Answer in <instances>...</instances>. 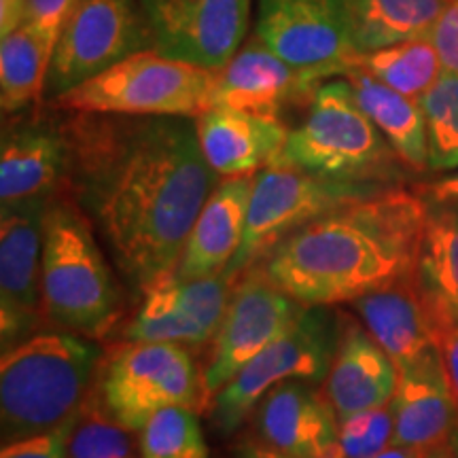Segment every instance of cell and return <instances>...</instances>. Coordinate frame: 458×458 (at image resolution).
Listing matches in <instances>:
<instances>
[{"label": "cell", "mask_w": 458, "mask_h": 458, "mask_svg": "<svg viewBox=\"0 0 458 458\" xmlns=\"http://www.w3.org/2000/svg\"><path fill=\"white\" fill-rule=\"evenodd\" d=\"M64 191L98 229L134 295L170 276L221 176L193 117L64 111Z\"/></svg>", "instance_id": "1"}, {"label": "cell", "mask_w": 458, "mask_h": 458, "mask_svg": "<svg viewBox=\"0 0 458 458\" xmlns=\"http://www.w3.org/2000/svg\"><path fill=\"white\" fill-rule=\"evenodd\" d=\"M428 204L420 191L376 187L293 233L259 261L303 306H340L414 276Z\"/></svg>", "instance_id": "2"}, {"label": "cell", "mask_w": 458, "mask_h": 458, "mask_svg": "<svg viewBox=\"0 0 458 458\" xmlns=\"http://www.w3.org/2000/svg\"><path fill=\"white\" fill-rule=\"evenodd\" d=\"M102 365L98 344L72 331H41L3 352V444L47 433L79 414Z\"/></svg>", "instance_id": "3"}, {"label": "cell", "mask_w": 458, "mask_h": 458, "mask_svg": "<svg viewBox=\"0 0 458 458\" xmlns=\"http://www.w3.org/2000/svg\"><path fill=\"white\" fill-rule=\"evenodd\" d=\"M41 291L45 320L89 340L106 337L123 314L122 286L91 221L64 189L47 210Z\"/></svg>", "instance_id": "4"}, {"label": "cell", "mask_w": 458, "mask_h": 458, "mask_svg": "<svg viewBox=\"0 0 458 458\" xmlns=\"http://www.w3.org/2000/svg\"><path fill=\"white\" fill-rule=\"evenodd\" d=\"M394 159L397 153L360 108L351 81L342 77L318 85L274 164L325 179L382 182Z\"/></svg>", "instance_id": "5"}, {"label": "cell", "mask_w": 458, "mask_h": 458, "mask_svg": "<svg viewBox=\"0 0 458 458\" xmlns=\"http://www.w3.org/2000/svg\"><path fill=\"white\" fill-rule=\"evenodd\" d=\"M216 71L140 51L51 100L64 111L199 117L213 106Z\"/></svg>", "instance_id": "6"}, {"label": "cell", "mask_w": 458, "mask_h": 458, "mask_svg": "<svg viewBox=\"0 0 458 458\" xmlns=\"http://www.w3.org/2000/svg\"><path fill=\"white\" fill-rule=\"evenodd\" d=\"M98 377L96 391L108 414L134 433L159 410L210 408L204 369L181 344L125 342L102 360Z\"/></svg>", "instance_id": "7"}, {"label": "cell", "mask_w": 458, "mask_h": 458, "mask_svg": "<svg viewBox=\"0 0 458 458\" xmlns=\"http://www.w3.org/2000/svg\"><path fill=\"white\" fill-rule=\"evenodd\" d=\"M340 320L334 306H308L293 327L215 393L208 408L215 427L223 435L236 431L280 382L306 380L320 385L334 363Z\"/></svg>", "instance_id": "8"}, {"label": "cell", "mask_w": 458, "mask_h": 458, "mask_svg": "<svg viewBox=\"0 0 458 458\" xmlns=\"http://www.w3.org/2000/svg\"><path fill=\"white\" fill-rule=\"evenodd\" d=\"M380 185L382 182L325 179L276 164L255 172L242 244L223 274L238 278L295 229Z\"/></svg>", "instance_id": "9"}, {"label": "cell", "mask_w": 458, "mask_h": 458, "mask_svg": "<svg viewBox=\"0 0 458 458\" xmlns=\"http://www.w3.org/2000/svg\"><path fill=\"white\" fill-rule=\"evenodd\" d=\"M147 49L153 38L139 0H77L57 38L45 94L55 100Z\"/></svg>", "instance_id": "10"}, {"label": "cell", "mask_w": 458, "mask_h": 458, "mask_svg": "<svg viewBox=\"0 0 458 458\" xmlns=\"http://www.w3.org/2000/svg\"><path fill=\"white\" fill-rule=\"evenodd\" d=\"M354 0H259L255 37L317 81L344 77L354 51Z\"/></svg>", "instance_id": "11"}, {"label": "cell", "mask_w": 458, "mask_h": 458, "mask_svg": "<svg viewBox=\"0 0 458 458\" xmlns=\"http://www.w3.org/2000/svg\"><path fill=\"white\" fill-rule=\"evenodd\" d=\"M306 308L280 289L261 263L240 274L204 368V385L210 399L249 360L293 327Z\"/></svg>", "instance_id": "12"}, {"label": "cell", "mask_w": 458, "mask_h": 458, "mask_svg": "<svg viewBox=\"0 0 458 458\" xmlns=\"http://www.w3.org/2000/svg\"><path fill=\"white\" fill-rule=\"evenodd\" d=\"M51 198L0 210V342L3 352L38 334L43 312V244Z\"/></svg>", "instance_id": "13"}, {"label": "cell", "mask_w": 458, "mask_h": 458, "mask_svg": "<svg viewBox=\"0 0 458 458\" xmlns=\"http://www.w3.org/2000/svg\"><path fill=\"white\" fill-rule=\"evenodd\" d=\"M157 54L219 71L244 45L253 0H139Z\"/></svg>", "instance_id": "14"}, {"label": "cell", "mask_w": 458, "mask_h": 458, "mask_svg": "<svg viewBox=\"0 0 458 458\" xmlns=\"http://www.w3.org/2000/svg\"><path fill=\"white\" fill-rule=\"evenodd\" d=\"M236 278L219 274L208 278H181L174 272L151 284L139 312L123 329V342H165L202 346L215 340Z\"/></svg>", "instance_id": "15"}, {"label": "cell", "mask_w": 458, "mask_h": 458, "mask_svg": "<svg viewBox=\"0 0 458 458\" xmlns=\"http://www.w3.org/2000/svg\"><path fill=\"white\" fill-rule=\"evenodd\" d=\"M352 306L397 371L437 351L439 335L448 327L422 289L418 274L359 297Z\"/></svg>", "instance_id": "16"}, {"label": "cell", "mask_w": 458, "mask_h": 458, "mask_svg": "<svg viewBox=\"0 0 458 458\" xmlns=\"http://www.w3.org/2000/svg\"><path fill=\"white\" fill-rule=\"evenodd\" d=\"M318 85L312 74L291 66L259 37H253L216 71L213 106L280 117L286 106L308 105Z\"/></svg>", "instance_id": "17"}, {"label": "cell", "mask_w": 458, "mask_h": 458, "mask_svg": "<svg viewBox=\"0 0 458 458\" xmlns=\"http://www.w3.org/2000/svg\"><path fill=\"white\" fill-rule=\"evenodd\" d=\"M68 145L62 125L45 117H21L4 125L0 142V202L54 198L66 185Z\"/></svg>", "instance_id": "18"}, {"label": "cell", "mask_w": 458, "mask_h": 458, "mask_svg": "<svg viewBox=\"0 0 458 458\" xmlns=\"http://www.w3.org/2000/svg\"><path fill=\"white\" fill-rule=\"evenodd\" d=\"M257 437L297 458H325L340 418L323 388L306 380L280 382L255 408Z\"/></svg>", "instance_id": "19"}, {"label": "cell", "mask_w": 458, "mask_h": 458, "mask_svg": "<svg viewBox=\"0 0 458 458\" xmlns=\"http://www.w3.org/2000/svg\"><path fill=\"white\" fill-rule=\"evenodd\" d=\"M391 410L394 418L393 444L427 452L448 448L458 410L439 348L399 371Z\"/></svg>", "instance_id": "20"}, {"label": "cell", "mask_w": 458, "mask_h": 458, "mask_svg": "<svg viewBox=\"0 0 458 458\" xmlns=\"http://www.w3.org/2000/svg\"><path fill=\"white\" fill-rule=\"evenodd\" d=\"M397 382V368L363 323L342 318L335 357L323 386L337 418L346 420L360 411L385 408L393 401Z\"/></svg>", "instance_id": "21"}, {"label": "cell", "mask_w": 458, "mask_h": 458, "mask_svg": "<svg viewBox=\"0 0 458 458\" xmlns=\"http://www.w3.org/2000/svg\"><path fill=\"white\" fill-rule=\"evenodd\" d=\"M196 125L206 162L221 179L255 174L272 165L289 136L280 117L229 106L206 108Z\"/></svg>", "instance_id": "22"}, {"label": "cell", "mask_w": 458, "mask_h": 458, "mask_svg": "<svg viewBox=\"0 0 458 458\" xmlns=\"http://www.w3.org/2000/svg\"><path fill=\"white\" fill-rule=\"evenodd\" d=\"M253 176H225L199 210L174 274L181 278L219 276L244 238Z\"/></svg>", "instance_id": "23"}, {"label": "cell", "mask_w": 458, "mask_h": 458, "mask_svg": "<svg viewBox=\"0 0 458 458\" xmlns=\"http://www.w3.org/2000/svg\"><path fill=\"white\" fill-rule=\"evenodd\" d=\"M344 79L351 81L360 108L382 131L388 145L397 153L399 162L416 172L427 170V125L420 102L399 94L357 68L348 71Z\"/></svg>", "instance_id": "24"}, {"label": "cell", "mask_w": 458, "mask_h": 458, "mask_svg": "<svg viewBox=\"0 0 458 458\" xmlns=\"http://www.w3.org/2000/svg\"><path fill=\"white\" fill-rule=\"evenodd\" d=\"M427 204L416 274L435 310L452 325L458 323V202Z\"/></svg>", "instance_id": "25"}, {"label": "cell", "mask_w": 458, "mask_h": 458, "mask_svg": "<svg viewBox=\"0 0 458 458\" xmlns=\"http://www.w3.org/2000/svg\"><path fill=\"white\" fill-rule=\"evenodd\" d=\"M450 0H354L352 41L357 54L425 38Z\"/></svg>", "instance_id": "26"}, {"label": "cell", "mask_w": 458, "mask_h": 458, "mask_svg": "<svg viewBox=\"0 0 458 458\" xmlns=\"http://www.w3.org/2000/svg\"><path fill=\"white\" fill-rule=\"evenodd\" d=\"M54 47L30 24H21L0 43V106L24 113L45 96Z\"/></svg>", "instance_id": "27"}, {"label": "cell", "mask_w": 458, "mask_h": 458, "mask_svg": "<svg viewBox=\"0 0 458 458\" xmlns=\"http://www.w3.org/2000/svg\"><path fill=\"white\" fill-rule=\"evenodd\" d=\"M352 68L371 74L380 83L414 100H420L444 72L437 51L428 37L354 54L346 72Z\"/></svg>", "instance_id": "28"}, {"label": "cell", "mask_w": 458, "mask_h": 458, "mask_svg": "<svg viewBox=\"0 0 458 458\" xmlns=\"http://www.w3.org/2000/svg\"><path fill=\"white\" fill-rule=\"evenodd\" d=\"M130 428L108 414L98 391L89 393L68 439V458H139Z\"/></svg>", "instance_id": "29"}, {"label": "cell", "mask_w": 458, "mask_h": 458, "mask_svg": "<svg viewBox=\"0 0 458 458\" xmlns=\"http://www.w3.org/2000/svg\"><path fill=\"white\" fill-rule=\"evenodd\" d=\"M198 414L182 405L153 414L139 431L140 458H208Z\"/></svg>", "instance_id": "30"}, {"label": "cell", "mask_w": 458, "mask_h": 458, "mask_svg": "<svg viewBox=\"0 0 458 458\" xmlns=\"http://www.w3.org/2000/svg\"><path fill=\"white\" fill-rule=\"evenodd\" d=\"M418 102L425 113L428 168H458V74L442 72Z\"/></svg>", "instance_id": "31"}, {"label": "cell", "mask_w": 458, "mask_h": 458, "mask_svg": "<svg viewBox=\"0 0 458 458\" xmlns=\"http://www.w3.org/2000/svg\"><path fill=\"white\" fill-rule=\"evenodd\" d=\"M391 403L340 420L337 437L325 458H374L393 444Z\"/></svg>", "instance_id": "32"}, {"label": "cell", "mask_w": 458, "mask_h": 458, "mask_svg": "<svg viewBox=\"0 0 458 458\" xmlns=\"http://www.w3.org/2000/svg\"><path fill=\"white\" fill-rule=\"evenodd\" d=\"M74 420H77V416L47 433L3 444L0 458H68V439H71Z\"/></svg>", "instance_id": "33"}, {"label": "cell", "mask_w": 458, "mask_h": 458, "mask_svg": "<svg viewBox=\"0 0 458 458\" xmlns=\"http://www.w3.org/2000/svg\"><path fill=\"white\" fill-rule=\"evenodd\" d=\"M74 4L77 0H28L24 24H30L55 51L57 38Z\"/></svg>", "instance_id": "34"}, {"label": "cell", "mask_w": 458, "mask_h": 458, "mask_svg": "<svg viewBox=\"0 0 458 458\" xmlns=\"http://www.w3.org/2000/svg\"><path fill=\"white\" fill-rule=\"evenodd\" d=\"M428 38L437 51L444 72L458 74V0L445 4Z\"/></svg>", "instance_id": "35"}, {"label": "cell", "mask_w": 458, "mask_h": 458, "mask_svg": "<svg viewBox=\"0 0 458 458\" xmlns=\"http://www.w3.org/2000/svg\"><path fill=\"white\" fill-rule=\"evenodd\" d=\"M439 354H442L445 376H448L452 397H454L456 410H458V323L448 325L439 335Z\"/></svg>", "instance_id": "36"}, {"label": "cell", "mask_w": 458, "mask_h": 458, "mask_svg": "<svg viewBox=\"0 0 458 458\" xmlns=\"http://www.w3.org/2000/svg\"><path fill=\"white\" fill-rule=\"evenodd\" d=\"M236 458H297L293 454L274 448L259 437H244L236 445Z\"/></svg>", "instance_id": "37"}, {"label": "cell", "mask_w": 458, "mask_h": 458, "mask_svg": "<svg viewBox=\"0 0 458 458\" xmlns=\"http://www.w3.org/2000/svg\"><path fill=\"white\" fill-rule=\"evenodd\" d=\"M28 0H0V34L7 37L26 21Z\"/></svg>", "instance_id": "38"}, {"label": "cell", "mask_w": 458, "mask_h": 458, "mask_svg": "<svg viewBox=\"0 0 458 458\" xmlns=\"http://www.w3.org/2000/svg\"><path fill=\"white\" fill-rule=\"evenodd\" d=\"M420 193L431 202H458V172L420 187Z\"/></svg>", "instance_id": "39"}, {"label": "cell", "mask_w": 458, "mask_h": 458, "mask_svg": "<svg viewBox=\"0 0 458 458\" xmlns=\"http://www.w3.org/2000/svg\"><path fill=\"white\" fill-rule=\"evenodd\" d=\"M431 452L420 450V448H411V445H401V444H391L388 448H385L380 454L374 458H427Z\"/></svg>", "instance_id": "40"}, {"label": "cell", "mask_w": 458, "mask_h": 458, "mask_svg": "<svg viewBox=\"0 0 458 458\" xmlns=\"http://www.w3.org/2000/svg\"><path fill=\"white\" fill-rule=\"evenodd\" d=\"M448 450H450L452 458H458V422H456V427H454V433H452V437H450Z\"/></svg>", "instance_id": "41"}, {"label": "cell", "mask_w": 458, "mask_h": 458, "mask_svg": "<svg viewBox=\"0 0 458 458\" xmlns=\"http://www.w3.org/2000/svg\"><path fill=\"white\" fill-rule=\"evenodd\" d=\"M427 458H452L450 450H437V452H431Z\"/></svg>", "instance_id": "42"}]
</instances>
